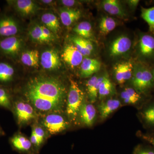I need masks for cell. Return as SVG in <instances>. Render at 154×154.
Listing matches in <instances>:
<instances>
[{
  "instance_id": "4",
  "label": "cell",
  "mask_w": 154,
  "mask_h": 154,
  "mask_svg": "<svg viewBox=\"0 0 154 154\" xmlns=\"http://www.w3.org/2000/svg\"><path fill=\"white\" fill-rule=\"evenodd\" d=\"M24 44L23 38L18 35L0 38V54L15 59L22 53Z\"/></svg>"
},
{
  "instance_id": "22",
  "label": "cell",
  "mask_w": 154,
  "mask_h": 154,
  "mask_svg": "<svg viewBox=\"0 0 154 154\" xmlns=\"http://www.w3.org/2000/svg\"><path fill=\"white\" fill-rule=\"evenodd\" d=\"M15 69L14 66L8 62L0 61V84H8L14 79Z\"/></svg>"
},
{
  "instance_id": "18",
  "label": "cell",
  "mask_w": 154,
  "mask_h": 154,
  "mask_svg": "<svg viewBox=\"0 0 154 154\" xmlns=\"http://www.w3.org/2000/svg\"><path fill=\"white\" fill-rule=\"evenodd\" d=\"M102 6L106 12L119 18L124 19L127 17L125 10L119 1L105 0L102 1Z\"/></svg>"
},
{
  "instance_id": "11",
  "label": "cell",
  "mask_w": 154,
  "mask_h": 154,
  "mask_svg": "<svg viewBox=\"0 0 154 154\" xmlns=\"http://www.w3.org/2000/svg\"><path fill=\"white\" fill-rule=\"evenodd\" d=\"M40 63L42 67L47 70H56L60 68L61 62L57 51L50 49L43 51L40 57Z\"/></svg>"
},
{
  "instance_id": "37",
  "label": "cell",
  "mask_w": 154,
  "mask_h": 154,
  "mask_svg": "<svg viewBox=\"0 0 154 154\" xmlns=\"http://www.w3.org/2000/svg\"><path fill=\"white\" fill-rule=\"evenodd\" d=\"M30 142L33 145H35L36 146H38L40 145L38 143V138H37V136H36V134L34 131H32V133H31V137H30Z\"/></svg>"
},
{
  "instance_id": "17",
  "label": "cell",
  "mask_w": 154,
  "mask_h": 154,
  "mask_svg": "<svg viewBox=\"0 0 154 154\" xmlns=\"http://www.w3.org/2000/svg\"><path fill=\"white\" fill-rule=\"evenodd\" d=\"M59 12L62 23L67 27L79 20L82 16L80 10L73 8L63 7L60 8Z\"/></svg>"
},
{
  "instance_id": "38",
  "label": "cell",
  "mask_w": 154,
  "mask_h": 154,
  "mask_svg": "<svg viewBox=\"0 0 154 154\" xmlns=\"http://www.w3.org/2000/svg\"><path fill=\"white\" fill-rule=\"evenodd\" d=\"M142 137L143 139L147 141L149 143H150L154 147V137L146 135H142Z\"/></svg>"
},
{
  "instance_id": "26",
  "label": "cell",
  "mask_w": 154,
  "mask_h": 154,
  "mask_svg": "<svg viewBox=\"0 0 154 154\" xmlns=\"http://www.w3.org/2000/svg\"><path fill=\"white\" fill-rule=\"evenodd\" d=\"M11 143L15 149L22 152L30 150L32 144L30 140L21 135L14 136L11 139Z\"/></svg>"
},
{
  "instance_id": "28",
  "label": "cell",
  "mask_w": 154,
  "mask_h": 154,
  "mask_svg": "<svg viewBox=\"0 0 154 154\" xmlns=\"http://www.w3.org/2000/svg\"><path fill=\"white\" fill-rule=\"evenodd\" d=\"M141 16L147 23L150 32L154 34V6L150 8L142 7Z\"/></svg>"
},
{
  "instance_id": "12",
  "label": "cell",
  "mask_w": 154,
  "mask_h": 154,
  "mask_svg": "<svg viewBox=\"0 0 154 154\" xmlns=\"http://www.w3.org/2000/svg\"><path fill=\"white\" fill-rule=\"evenodd\" d=\"M62 58L69 66L75 68L81 64L84 59V56L72 43L67 45L65 47Z\"/></svg>"
},
{
  "instance_id": "5",
  "label": "cell",
  "mask_w": 154,
  "mask_h": 154,
  "mask_svg": "<svg viewBox=\"0 0 154 154\" xmlns=\"http://www.w3.org/2000/svg\"><path fill=\"white\" fill-rule=\"evenodd\" d=\"M137 52L141 63L146 65L154 62V34L141 33L137 42Z\"/></svg>"
},
{
  "instance_id": "29",
  "label": "cell",
  "mask_w": 154,
  "mask_h": 154,
  "mask_svg": "<svg viewBox=\"0 0 154 154\" xmlns=\"http://www.w3.org/2000/svg\"><path fill=\"white\" fill-rule=\"evenodd\" d=\"M113 89L112 83L108 76L106 75L99 86L98 96L100 99H102L110 95L113 91Z\"/></svg>"
},
{
  "instance_id": "8",
  "label": "cell",
  "mask_w": 154,
  "mask_h": 154,
  "mask_svg": "<svg viewBox=\"0 0 154 154\" xmlns=\"http://www.w3.org/2000/svg\"><path fill=\"white\" fill-rule=\"evenodd\" d=\"M19 22L11 15H0V38L17 36L20 32Z\"/></svg>"
},
{
  "instance_id": "15",
  "label": "cell",
  "mask_w": 154,
  "mask_h": 154,
  "mask_svg": "<svg viewBox=\"0 0 154 154\" xmlns=\"http://www.w3.org/2000/svg\"><path fill=\"white\" fill-rule=\"evenodd\" d=\"M78 116L81 122L86 126L90 127L94 125L96 119V111L94 105L83 102L80 107Z\"/></svg>"
},
{
  "instance_id": "30",
  "label": "cell",
  "mask_w": 154,
  "mask_h": 154,
  "mask_svg": "<svg viewBox=\"0 0 154 154\" xmlns=\"http://www.w3.org/2000/svg\"><path fill=\"white\" fill-rule=\"evenodd\" d=\"M141 116L146 124L150 126H154V103L143 110Z\"/></svg>"
},
{
  "instance_id": "36",
  "label": "cell",
  "mask_w": 154,
  "mask_h": 154,
  "mask_svg": "<svg viewBox=\"0 0 154 154\" xmlns=\"http://www.w3.org/2000/svg\"><path fill=\"white\" fill-rule=\"evenodd\" d=\"M140 2L139 0H130L127 1V2L129 7L134 10L137 8Z\"/></svg>"
},
{
  "instance_id": "19",
  "label": "cell",
  "mask_w": 154,
  "mask_h": 154,
  "mask_svg": "<svg viewBox=\"0 0 154 154\" xmlns=\"http://www.w3.org/2000/svg\"><path fill=\"white\" fill-rule=\"evenodd\" d=\"M42 24L54 33L57 36L61 29L60 23L57 17L53 13H44L41 17Z\"/></svg>"
},
{
  "instance_id": "35",
  "label": "cell",
  "mask_w": 154,
  "mask_h": 154,
  "mask_svg": "<svg viewBox=\"0 0 154 154\" xmlns=\"http://www.w3.org/2000/svg\"><path fill=\"white\" fill-rule=\"evenodd\" d=\"M60 2L64 7L68 8H72L74 6L77 5L78 3L77 1H74V0H62Z\"/></svg>"
},
{
  "instance_id": "41",
  "label": "cell",
  "mask_w": 154,
  "mask_h": 154,
  "mask_svg": "<svg viewBox=\"0 0 154 154\" xmlns=\"http://www.w3.org/2000/svg\"><path fill=\"white\" fill-rule=\"evenodd\" d=\"M2 129H1V128H0V135L2 134Z\"/></svg>"
},
{
  "instance_id": "16",
  "label": "cell",
  "mask_w": 154,
  "mask_h": 154,
  "mask_svg": "<svg viewBox=\"0 0 154 154\" xmlns=\"http://www.w3.org/2000/svg\"><path fill=\"white\" fill-rule=\"evenodd\" d=\"M80 73L82 78H88L101 69V63L96 59L85 57L80 65Z\"/></svg>"
},
{
  "instance_id": "9",
  "label": "cell",
  "mask_w": 154,
  "mask_h": 154,
  "mask_svg": "<svg viewBox=\"0 0 154 154\" xmlns=\"http://www.w3.org/2000/svg\"><path fill=\"white\" fill-rule=\"evenodd\" d=\"M42 123L51 134H56L62 132L69 126L68 122L63 116L54 113L48 115L45 118Z\"/></svg>"
},
{
  "instance_id": "20",
  "label": "cell",
  "mask_w": 154,
  "mask_h": 154,
  "mask_svg": "<svg viewBox=\"0 0 154 154\" xmlns=\"http://www.w3.org/2000/svg\"><path fill=\"white\" fill-rule=\"evenodd\" d=\"M120 105L121 102L117 99H108L105 102H102L98 107L101 119H107L111 113L117 110Z\"/></svg>"
},
{
  "instance_id": "13",
  "label": "cell",
  "mask_w": 154,
  "mask_h": 154,
  "mask_svg": "<svg viewBox=\"0 0 154 154\" xmlns=\"http://www.w3.org/2000/svg\"><path fill=\"white\" fill-rule=\"evenodd\" d=\"M132 45L131 40L129 37L122 35L117 37L112 42L109 48L110 55L116 57L128 52Z\"/></svg>"
},
{
  "instance_id": "33",
  "label": "cell",
  "mask_w": 154,
  "mask_h": 154,
  "mask_svg": "<svg viewBox=\"0 0 154 154\" xmlns=\"http://www.w3.org/2000/svg\"><path fill=\"white\" fill-rule=\"evenodd\" d=\"M133 154H154V149L140 146L134 150Z\"/></svg>"
},
{
  "instance_id": "27",
  "label": "cell",
  "mask_w": 154,
  "mask_h": 154,
  "mask_svg": "<svg viewBox=\"0 0 154 154\" xmlns=\"http://www.w3.org/2000/svg\"><path fill=\"white\" fill-rule=\"evenodd\" d=\"M117 22L115 19L109 17H102L99 24V30L103 35H107L115 29Z\"/></svg>"
},
{
  "instance_id": "34",
  "label": "cell",
  "mask_w": 154,
  "mask_h": 154,
  "mask_svg": "<svg viewBox=\"0 0 154 154\" xmlns=\"http://www.w3.org/2000/svg\"><path fill=\"white\" fill-rule=\"evenodd\" d=\"M33 131L37 136L39 145L41 144L44 139L45 136L44 130L41 127H36L34 129H33Z\"/></svg>"
},
{
  "instance_id": "40",
  "label": "cell",
  "mask_w": 154,
  "mask_h": 154,
  "mask_svg": "<svg viewBox=\"0 0 154 154\" xmlns=\"http://www.w3.org/2000/svg\"><path fill=\"white\" fill-rule=\"evenodd\" d=\"M152 74L153 77L154 81V67L153 68L151 69Z\"/></svg>"
},
{
  "instance_id": "24",
  "label": "cell",
  "mask_w": 154,
  "mask_h": 154,
  "mask_svg": "<svg viewBox=\"0 0 154 154\" xmlns=\"http://www.w3.org/2000/svg\"><path fill=\"white\" fill-rule=\"evenodd\" d=\"M73 30L78 36L82 38L90 40L94 37L92 25L87 21L80 22L75 26Z\"/></svg>"
},
{
  "instance_id": "10",
  "label": "cell",
  "mask_w": 154,
  "mask_h": 154,
  "mask_svg": "<svg viewBox=\"0 0 154 154\" xmlns=\"http://www.w3.org/2000/svg\"><path fill=\"white\" fill-rule=\"evenodd\" d=\"M14 110L19 124H26L36 118V113L33 107L27 102L21 101L16 102Z\"/></svg>"
},
{
  "instance_id": "7",
  "label": "cell",
  "mask_w": 154,
  "mask_h": 154,
  "mask_svg": "<svg viewBox=\"0 0 154 154\" xmlns=\"http://www.w3.org/2000/svg\"><path fill=\"white\" fill-rule=\"evenodd\" d=\"M7 2L16 13L25 18L32 17L41 9L36 2L31 0H9Z\"/></svg>"
},
{
  "instance_id": "6",
  "label": "cell",
  "mask_w": 154,
  "mask_h": 154,
  "mask_svg": "<svg viewBox=\"0 0 154 154\" xmlns=\"http://www.w3.org/2000/svg\"><path fill=\"white\" fill-rule=\"evenodd\" d=\"M28 34L30 40L37 44H49L54 42L57 38V36L43 24L38 23L30 26Z\"/></svg>"
},
{
  "instance_id": "3",
  "label": "cell",
  "mask_w": 154,
  "mask_h": 154,
  "mask_svg": "<svg viewBox=\"0 0 154 154\" xmlns=\"http://www.w3.org/2000/svg\"><path fill=\"white\" fill-rule=\"evenodd\" d=\"M84 98V94L78 84L71 80L66 105L67 114L70 121H75L76 119Z\"/></svg>"
},
{
  "instance_id": "31",
  "label": "cell",
  "mask_w": 154,
  "mask_h": 154,
  "mask_svg": "<svg viewBox=\"0 0 154 154\" xmlns=\"http://www.w3.org/2000/svg\"><path fill=\"white\" fill-rule=\"evenodd\" d=\"M73 44L75 46L77 49L80 51L84 56H88L91 55V51L89 50L86 47L85 43L84 41V38L79 36H73L71 39Z\"/></svg>"
},
{
  "instance_id": "23",
  "label": "cell",
  "mask_w": 154,
  "mask_h": 154,
  "mask_svg": "<svg viewBox=\"0 0 154 154\" xmlns=\"http://www.w3.org/2000/svg\"><path fill=\"white\" fill-rule=\"evenodd\" d=\"M39 54L37 50H31L22 52L20 60L22 63L27 66L37 68L39 63Z\"/></svg>"
},
{
  "instance_id": "14",
  "label": "cell",
  "mask_w": 154,
  "mask_h": 154,
  "mask_svg": "<svg viewBox=\"0 0 154 154\" xmlns=\"http://www.w3.org/2000/svg\"><path fill=\"white\" fill-rule=\"evenodd\" d=\"M134 67L130 62H123L117 64L114 67L115 79L120 85L132 78Z\"/></svg>"
},
{
  "instance_id": "32",
  "label": "cell",
  "mask_w": 154,
  "mask_h": 154,
  "mask_svg": "<svg viewBox=\"0 0 154 154\" xmlns=\"http://www.w3.org/2000/svg\"><path fill=\"white\" fill-rule=\"evenodd\" d=\"M0 106L10 109L12 107L11 97L5 88L0 87Z\"/></svg>"
},
{
  "instance_id": "21",
  "label": "cell",
  "mask_w": 154,
  "mask_h": 154,
  "mask_svg": "<svg viewBox=\"0 0 154 154\" xmlns=\"http://www.w3.org/2000/svg\"><path fill=\"white\" fill-rule=\"evenodd\" d=\"M105 75L98 77L93 76L87 82V89L89 98L92 102L96 101L98 96L99 86L104 79Z\"/></svg>"
},
{
  "instance_id": "2",
  "label": "cell",
  "mask_w": 154,
  "mask_h": 154,
  "mask_svg": "<svg viewBox=\"0 0 154 154\" xmlns=\"http://www.w3.org/2000/svg\"><path fill=\"white\" fill-rule=\"evenodd\" d=\"M132 84L139 93H148L154 86L153 77L151 69L144 64L140 63L134 67Z\"/></svg>"
},
{
  "instance_id": "39",
  "label": "cell",
  "mask_w": 154,
  "mask_h": 154,
  "mask_svg": "<svg viewBox=\"0 0 154 154\" xmlns=\"http://www.w3.org/2000/svg\"><path fill=\"white\" fill-rule=\"evenodd\" d=\"M40 2L42 3L43 5H52L54 4L55 2L54 1H52V0H42V1H40Z\"/></svg>"
},
{
  "instance_id": "25",
  "label": "cell",
  "mask_w": 154,
  "mask_h": 154,
  "mask_svg": "<svg viewBox=\"0 0 154 154\" xmlns=\"http://www.w3.org/2000/svg\"><path fill=\"white\" fill-rule=\"evenodd\" d=\"M121 99L126 104L135 105L138 103L141 99V94L134 88H126L121 93Z\"/></svg>"
},
{
  "instance_id": "1",
  "label": "cell",
  "mask_w": 154,
  "mask_h": 154,
  "mask_svg": "<svg viewBox=\"0 0 154 154\" xmlns=\"http://www.w3.org/2000/svg\"><path fill=\"white\" fill-rule=\"evenodd\" d=\"M24 95L37 110L42 112L58 111L64 105L66 89L60 80L40 76L28 81Z\"/></svg>"
}]
</instances>
